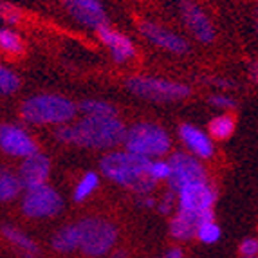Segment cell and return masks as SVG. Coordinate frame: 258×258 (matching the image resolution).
I'll return each instance as SVG.
<instances>
[{
	"label": "cell",
	"instance_id": "5b68a950",
	"mask_svg": "<svg viewBox=\"0 0 258 258\" xmlns=\"http://www.w3.org/2000/svg\"><path fill=\"white\" fill-rule=\"evenodd\" d=\"M123 147L125 150L148 157V159H161L172 150V138L157 123L139 121L126 128Z\"/></svg>",
	"mask_w": 258,
	"mask_h": 258
},
{
	"label": "cell",
	"instance_id": "d6a6232c",
	"mask_svg": "<svg viewBox=\"0 0 258 258\" xmlns=\"http://www.w3.org/2000/svg\"><path fill=\"white\" fill-rule=\"evenodd\" d=\"M161 258H184V251H182V247H170V249L164 251V254Z\"/></svg>",
	"mask_w": 258,
	"mask_h": 258
},
{
	"label": "cell",
	"instance_id": "836d02e7",
	"mask_svg": "<svg viewBox=\"0 0 258 258\" xmlns=\"http://www.w3.org/2000/svg\"><path fill=\"white\" fill-rule=\"evenodd\" d=\"M247 76H249L251 82L258 87V61H253V63L247 67Z\"/></svg>",
	"mask_w": 258,
	"mask_h": 258
},
{
	"label": "cell",
	"instance_id": "52a82bcc",
	"mask_svg": "<svg viewBox=\"0 0 258 258\" xmlns=\"http://www.w3.org/2000/svg\"><path fill=\"white\" fill-rule=\"evenodd\" d=\"M80 228V251L91 258L108 254L117 244V226L103 217H85L78 220Z\"/></svg>",
	"mask_w": 258,
	"mask_h": 258
},
{
	"label": "cell",
	"instance_id": "30bf717a",
	"mask_svg": "<svg viewBox=\"0 0 258 258\" xmlns=\"http://www.w3.org/2000/svg\"><path fill=\"white\" fill-rule=\"evenodd\" d=\"M179 6V15H181L182 24L189 31L199 43L203 45H211L217 40V31L211 18L197 2L194 0H177Z\"/></svg>",
	"mask_w": 258,
	"mask_h": 258
},
{
	"label": "cell",
	"instance_id": "8fae6325",
	"mask_svg": "<svg viewBox=\"0 0 258 258\" xmlns=\"http://www.w3.org/2000/svg\"><path fill=\"white\" fill-rule=\"evenodd\" d=\"M0 150L15 159H26L29 155L40 152L35 138L24 126L15 125V123L0 125Z\"/></svg>",
	"mask_w": 258,
	"mask_h": 258
},
{
	"label": "cell",
	"instance_id": "8992f818",
	"mask_svg": "<svg viewBox=\"0 0 258 258\" xmlns=\"http://www.w3.org/2000/svg\"><path fill=\"white\" fill-rule=\"evenodd\" d=\"M126 91L150 103H175L191 96V87L175 80L155 76H132L125 82Z\"/></svg>",
	"mask_w": 258,
	"mask_h": 258
},
{
	"label": "cell",
	"instance_id": "1f68e13d",
	"mask_svg": "<svg viewBox=\"0 0 258 258\" xmlns=\"http://www.w3.org/2000/svg\"><path fill=\"white\" fill-rule=\"evenodd\" d=\"M138 206L143 210H154V208H157V199L154 197V194L138 195Z\"/></svg>",
	"mask_w": 258,
	"mask_h": 258
},
{
	"label": "cell",
	"instance_id": "7402d4cb",
	"mask_svg": "<svg viewBox=\"0 0 258 258\" xmlns=\"http://www.w3.org/2000/svg\"><path fill=\"white\" fill-rule=\"evenodd\" d=\"M99 181H101V175L98 172H85L82 175V179L76 182L73 191V201L78 204L85 203L87 199L94 194L96 189L99 188Z\"/></svg>",
	"mask_w": 258,
	"mask_h": 258
},
{
	"label": "cell",
	"instance_id": "ac0fdd59",
	"mask_svg": "<svg viewBox=\"0 0 258 258\" xmlns=\"http://www.w3.org/2000/svg\"><path fill=\"white\" fill-rule=\"evenodd\" d=\"M51 247L63 254L74 253V251L80 249V228H78V222L67 224V226L58 229L51 238Z\"/></svg>",
	"mask_w": 258,
	"mask_h": 258
},
{
	"label": "cell",
	"instance_id": "f1b7e54d",
	"mask_svg": "<svg viewBox=\"0 0 258 258\" xmlns=\"http://www.w3.org/2000/svg\"><path fill=\"white\" fill-rule=\"evenodd\" d=\"M152 177H154L155 182H168L170 175H172V166H170V161L168 159H152L150 166Z\"/></svg>",
	"mask_w": 258,
	"mask_h": 258
},
{
	"label": "cell",
	"instance_id": "4316f807",
	"mask_svg": "<svg viewBox=\"0 0 258 258\" xmlns=\"http://www.w3.org/2000/svg\"><path fill=\"white\" fill-rule=\"evenodd\" d=\"M177 208V194L173 189L168 188L161 199H157V211H159L163 217H172L175 213Z\"/></svg>",
	"mask_w": 258,
	"mask_h": 258
},
{
	"label": "cell",
	"instance_id": "f546056e",
	"mask_svg": "<svg viewBox=\"0 0 258 258\" xmlns=\"http://www.w3.org/2000/svg\"><path fill=\"white\" fill-rule=\"evenodd\" d=\"M204 82L211 87H217V89H220V91H235V89H237V82H233L231 78L211 76V78H206Z\"/></svg>",
	"mask_w": 258,
	"mask_h": 258
},
{
	"label": "cell",
	"instance_id": "d6986e66",
	"mask_svg": "<svg viewBox=\"0 0 258 258\" xmlns=\"http://www.w3.org/2000/svg\"><path fill=\"white\" fill-rule=\"evenodd\" d=\"M235 130H237V119L229 112L211 117L208 123V134L213 141H228L229 138H233Z\"/></svg>",
	"mask_w": 258,
	"mask_h": 258
},
{
	"label": "cell",
	"instance_id": "83f0119b",
	"mask_svg": "<svg viewBox=\"0 0 258 258\" xmlns=\"http://www.w3.org/2000/svg\"><path fill=\"white\" fill-rule=\"evenodd\" d=\"M22 20V13L17 6L9 4V2H4L0 0V22L8 24V27H13L17 24H20Z\"/></svg>",
	"mask_w": 258,
	"mask_h": 258
},
{
	"label": "cell",
	"instance_id": "ffe728a7",
	"mask_svg": "<svg viewBox=\"0 0 258 258\" xmlns=\"http://www.w3.org/2000/svg\"><path fill=\"white\" fill-rule=\"evenodd\" d=\"M22 182L18 179V173L9 170L6 166H0V203H11L20 195Z\"/></svg>",
	"mask_w": 258,
	"mask_h": 258
},
{
	"label": "cell",
	"instance_id": "484cf974",
	"mask_svg": "<svg viewBox=\"0 0 258 258\" xmlns=\"http://www.w3.org/2000/svg\"><path fill=\"white\" fill-rule=\"evenodd\" d=\"M208 103L211 107L215 108H220L224 112H231L238 107V101L233 96L229 94H224V92H215V94H210L208 96Z\"/></svg>",
	"mask_w": 258,
	"mask_h": 258
},
{
	"label": "cell",
	"instance_id": "4fadbf2b",
	"mask_svg": "<svg viewBox=\"0 0 258 258\" xmlns=\"http://www.w3.org/2000/svg\"><path fill=\"white\" fill-rule=\"evenodd\" d=\"M67 13L80 26L98 33L101 27L108 26V17L101 0H61Z\"/></svg>",
	"mask_w": 258,
	"mask_h": 258
},
{
	"label": "cell",
	"instance_id": "44dd1931",
	"mask_svg": "<svg viewBox=\"0 0 258 258\" xmlns=\"http://www.w3.org/2000/svg\"><path fill=\"white\" fill-rule=\"evenodd\" d=\"M0 51L8 56H22L26 52V43L20 33L13 27H0Z\"/></svg>",
	"mask_w": 258,
	"mask_h": 258
},
{
	"label": "cell",
	"instance_id": "9a60e30c",
	"mask_svg": "<svg viewBox=\"0 0 258 258\" xmlns=\"http://www.w3.org/2000/svg\"><path fill=\"white\" fill-rule=\"evenodd\" d=\"M98 38L107 47V51L110 52L114 63H128L138 54V49H136V43L132 42V38H128L121 31L114 29L110 26L101 27L98 31Z\"/></svg>",
	"mask_w": 258,
	"mask_h": 258
},
{
	"label": "cell",
	"instance_id": "cb8c5ba5",
	"mask_svg": "<svg viewBox=\"0 0 258 258\" xmlns=\"http://www.w3.org/2000/svg\"><path fill=\"white\" fill-rule=\"evenodd\" d=\"M222 237V229L217 224L215 219L204 220V222L199 224L197 231H195V238L203 244H217Z\"/></svg>",
	"mask_w": 258,
	"mask_h": 258
},
{
	"label": "cell",
	"instance_id": "2e32d148",
	"mask_svg": "<svg viewBox=\"0 0 258 258\" xmlns=\"http://www.w3.org/2000/svg\"><path fill=\"white\" fill-rule=\"evenodd\" d=\"M17 173L24 189L47 184L49 173H51V159L42 152H36V154L29 155L26 159H22V164Z\"/></svg>",
	"mask_w": 258,
	"mask_h": 258
},
{
	"label": "cell",
	"instance_id": "4dcf8cb0",
	"mask_svg": "<svg viewBox=\"0 0 258 258\" xmlns=\"http://www.w3.org/2000/svg\"><path fill=\"white\" fill-rule=\"evenodd\" d=\"M238 253L240 256H254L258 254V238L256 237H247L238 244Z\"/></svg>",
	"mask_w": 258,
	"mask_h": 258
},
{
	"label": "cell",
	"instance_id": "e575fe53",
	"mask_svg": "<svg viewBox=\"0 0 258 258\" xmlns=\"http://www.w3.org/2000/svg\"><path fill=\"white\" fill-rule=\"evenodd\" d=\"M108 258H128V251L121 249V247H114V249L110 251V256Z\"/></svg>",
	"mask_w": 258,
	"mask_h": 258
},
{
	"label": "cell",
	"instance_id": "e0dca14e",
	"mask_svg": "<svg viewBox=\"0 0 258 258\" xmlns=\"http://www.w3.org/2000/svg\"><path fill=\"white\" fill-rule=\"evenodd\" d=\"M2 235L17 249V253L22 258H42V249L36 244V240L31 238L27 233L22 231L20 228L11 226V224H4L2 226Z\"/></svg>",
	"mask_w": 258,
	"mask_h": 258
},
{
	"label": "cell",
	"instance_id": "ba28073f",
	"mask_svg": "<svg viewBox=\"0 0 258 258\" xmlns=\"http://www.w3.org/2000/svg\"><path fill=\"white\" fill-rule=\"evenodd\" d=\"M20 208L22 213L29 219H52L63 210V197L51 184H42L36 188L24 189Z\"/></svg>",
	"mask_w": 258,
	"mask_h": 258
},
{
	"label": "cell",
	"instance_id": "3957f363",
	"mask_svg": "<svg viewBox=\"0 0 258 258\" xmlns=\"http://www.w3.org/2000/svg\"><path fill=\"white\" fill-rule=\"evenodd\" d=\"M152 159L128 150H110L99 161V172L108 181L136 195L154 194L157 182L150 172Z\"/></svg>",
	"mask_w": 258,
	"mask_h": 258
},
{
	"label": "cell",
	"instance_id": "603a6c76",
	"mask_svg": "<svg viewBox=\"0 0 258 258\" xmlns=\"http://www.w3.org/2000/svg\"><path fill=\"white\" fill-rule=\"evenodd\" d=\"M78 112L85 116H117V108L105 99H83L78 103Z\"/></svg>",
	"mask_w": 258,
	"mask_h": 258
},
{
	"label": "cell",
	"instance_id": "6da1fadb",
	"mask_svg": "<svg viewBox=\"0 0 258 258\" xmlns=\"http://www.w3.org/2000/svg\"><path fill=\"white\" fill-rule=\"evenodd\" d=\"M219 189L211 181L195 182L177 191V208L170 219V237L177 242L195 238L199 224L215 219V203Z\"/></svg>",
	"mask_w": 258,
	"mask_h": 258
},
{
	"label": "cell",
	"instance_id": "d4e9b609",
	"mask_svg": "<svg viewBox=\"0 0 258 258\" xmlns=\"http://www.w3.org/2000/svg\"><path fill=\"white\" fill-rule=\"evenodd\" d=\"M18 89H20V76L13 69L0 65V94H15Z\"/></svg>",
	"mask_w": 258,
	"mask_h": 258
},
{
	"label": "cell",
	"instance_id": "9c48e42d",
	"mask_svg": "<svg viewBox=\"0 0 258 258\" xmlns=\"http://www.w3.org/2000/svg\"><path fill=\"white\" fill-rule=\"evenodd\" d=\"M168 161L172 166V175L168 179V188L173 189L175 194L184 186L210 181L204 161L197 159L195 155L188 154V152H173L168 157Z\"/></svg>",
	"mask_w": 258,
	"mask_h": 258
},
{
	"label": "cell",
	"instance_id": "74e56055",
	"mask_svg": "<svg viewBox=\"0 0 258 258\" xmlns=\"http://www.w3.org/2000/svg\"><path fill=\"white\" fill-rule=\"evenodd\" d=\"M256 4H258V0H256Z\"/></svg>",
	"mask_w": 258,
	"mask_h": 258
},
{
	"label": "cell",
	"instance_id": "8d00e7d4",
	"mask_svg": "<svg viewBox=\"0 0 258 258\" xmlns=\"http://www.w3.org/2000/svg\"><path fill=\"white\" fill-rule=\"evenodd\" d=\"M242 258H258V254H254V256H242Z\"/></svg>",
	"mask_w": 258,
	"mask_h": 258
},
{
	"label": "cell",
	"instance_id": "7c38bea8",
	"mask_svg": "<svg viewBox=\"0 0 258 258\" xmlns=\"http://www.w3.org/2000/svg\"><path fill=\"white\" fill-rule=\"evenodd\" d=\"M139 31L141 35L152 43L155 47L163 49L166 52H172V54L182 56L189 52V43L184 36H181L175 31H170L168 27L161 26L157 22L145 20L139 24Z\"/></svg>",
	"mask_w": 258,
	"mask_h": 258
},
{
	"label": "cell",
	"instance_id": "5bb4252c",
	"mask_svg": "<svg viewBox=\"0 0 258 258\" xmlns=\"http://www.w3.org/2000/svg\"><path fill=\"white\" fill-rule=\"evenodd\" d=\"M177 134H179V139L184 145L188 154L195 155L201 161L213 159L217 148H215V141L211 139L208 130L199 128L197 125H191V123H182V125H179Z\"/></svg>",
	"mask_w": 258,
	"mask_h": 258
},
{
	"label": "cell",
	"instance_id": "7a4b0ae2",
	"mask_svg": "<svg viewBox=\"0 0 258 258\" xmlns=\"http://www.w3.org/2000/svg\"><path fill=\"white\" fill-rule=\"evenodd\" d=\"M126 136L125 123L117 116H83L56 126L54 138L61 145L91 150H116Z\"/></svg>",
	"mask_w": 258,
	"mask_h": 258
},
{
	"label": "cell",
	"instance_id": "d590c367",
	"mask_svg": "<svg viewBox=\"0 0 258 258\" xmlns=\"http://www.w3.org/2000/svg\"><path fill=\"white\" fill-rule=\"evenodd\" d=\"M254 29H256V35H258V11L254 15Z\"/></svg>",
	"mask_w": 258,
	"mask_h": 258
},
{
	"label": "cell",
	"instance_id": "277c9868",
	"mask_svg": "<svg viewBox=\"0 0 258 258\" xmlns=\"http://www.w3.org/2000/svg\"><path fill=\"white\" fill-rule=\"evenodd\" d=\"M78 105L60 94H35L20 105L22 119L35 126H61L73 123Z\"/></svg>",
	"mask_w": 258,
	"mask_h": 258
}]
</instances>
